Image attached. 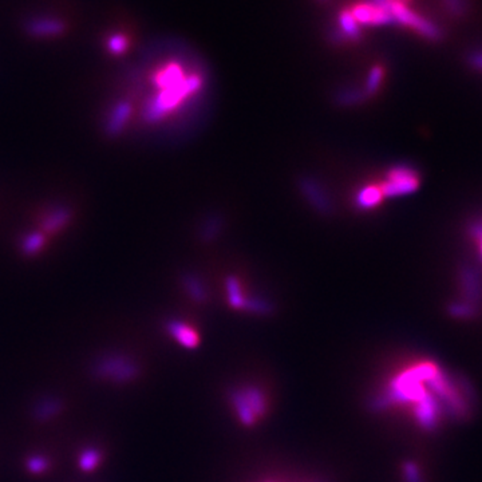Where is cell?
Segmentation results:
<instances>
[{
    "label": "cell",
    "mask_w": 482,
    "mask_h": 482,
    "mask_svg": "<svg viewBox=\"0 0 482 482\" xmlns=\"http://www.w3.org/2000/svg\"><path fill=\"white\" fill-rule=\"evenodd\" d=\"M203 87V77L190 74L181 84L160 90L150 98L144 109V120L147 122H157L174 109L183 105L190 95H194Z\"/></svg>",
    "instance_id": "obj_1"
},
{
    "label": "cell",
    "mask_w": 482,
    "mask_h": 482,
    "mask_svg": "<svg viewBox=\"0 0 482 482\" xmlns=\"http://www.w3.org/2000/svg\"><path fill=\"white\" fill-rule=\"evenodd\" d=\"M380 4H383L387 11L390 12L391 18L398 21L400 24L410 27L413 30H416L417 33H420L422 37L432 39V41H437L440 39L441 31L436 24H433L432 21L422 18L418 14L413 12L410 8H407V6L400 1V0H379Z\"/></svg>",
    "instance_id": "obj_2"
},
{
    "label": "cell",
    "mask_w": 482,
    "mask_h": 482,
    "mask_svg": "<svg viewBox=\"0 0 482 482\" xmlns=\"http://www.w3.org/2000/svg\"><path fill=\"white\" fill-rule=\"evenodd\" d=\"M420 187L418 172L410 165H396L386 173V180L380 187L384 197H398L416 192Z\"/></svg>",
    "instance_id": "obj_3"
},
{
    "label": "cell",
    "mask_w": 482,
    "mask_h": 482,
    "mask_svg": "<svg viewBox=\"0 0 482 482\" xmlns=\"http://www.w3.org/2000/svg\"><path fill=\"white\" fill-rule=\"evenodd\" d=\"M26 31L35 38H54L66 31V23L59 18L38 17L26 23Z\"/></svg>",
    "instance_id": "obj_4"
},
{
    "label": "cell",
    "mask_w": 482,
    "mask_h": 482,
    "mask_svg": "<svg viewBox=\"0 0 482 482\" xmlns=\"http://www.w3.org/2000/svg\"><path fill=\"white\" fill-rule=\"evenodd\" d=\"M300 189L303 194L306 196V198L313 204L315 210L324 214H328L333 212V204L330 201V197L327 196L326 190L316 180L311 177L303 178L300 181Z\"/></svg>",
    "instance_id": "obj_5"
},
{
    "label": "cell",
    "mask_w": 482,
    "mask_h": 482,
    "mask_svg": "<svg viewBox=\"0 0 482 482\" xmlns=\"http://www.w3.org/2000/svg\"><path fill=\"white\" fill-rule=\"evenodd\" d=\"M351 15L357 23L359 21L366 24H384L393 21L387 8L380 3H378L376 6L373 4L358 6L357 8L351 12Z\"/></svg>",
    "instance_id": "obj_6"
},
{
    "label": "cell",
    "mask_w": 482,
    "mask_h": 482,
    "mask_svg": "<svg viewBox=\"0 0 482 482\" xmlns=\"http://www.w3.org/2000/svg\"><path fill=\"white\" fill-rule=\"evenodd\" d=\"M101 367V374L106 377L113 378L115 380H129L138 373V369L134 363H130L129 360L122 358L109 359L106 360Z\"/></svg>",
    "instance_id": "obj_7"
},
{
    "label": "cell",
    "mask_w": 482,
    "mask_h": 482,
    "mask_svg": "<svg viewBox=\"0 0 482 482\" xmlns=\"http://www.w3.org/2000/svg\"><path fill=\"white\" fill-rule=\"evenodd\" d=\"M188 75H185L184 68L178 63H168L163 66L154 75L153 81L160 90L169 89L173 86L181 84Z\"/></svg>",
    "instance_id": "obj_8"
},
{
    "label": "cell",
    "mask_w": 482,
    "mask_h": 482,
    "mask_svg": "<svg viewBox=\"0 0 482 482\" xmlns=\"http://www.w3.org/2000/svg\"><path fill=\"white\" fill-rule=\"evenodd\" d=\"M168 333L173 336L181 346L187 349H196L200 343L198 335L193 328H190L188 324L180 322V320H170L167 326Z\"/></svg>",
    "instance_id": "obj_9"
},
{
    "label": "cell",
    "mask_w": 482,
    "mask_h": 482,
    "mask_svg": "<svg viewBox=\"0 0 482 482\" xmlns=\"http://www.w3.org/2000/svg\"><path fill=\"white\" fill-rule=\"evenodd\" d=\"M131 110L133 107L129 102H120L114 106L106 125V130L110 136H118L122 131L131 115Z\"/></svg>",
    "instance_id": "obj_10"
},
{
    "label": "cell",
    "mask_w": 482,
    "mask_h": 482,
    "mask_svg": "<svg viewBox=\"0 0 482 482\" xmlns=\"http://www.w3.org/2000/svg\"><path fill=\"white\" fill-rule=\"evenodd\" d=\"M384 198L382 188L378 185H367L358 192L355 204L359 210H371Z\"/></svg>",
    "instance_id": "obj_11"
},
{
    "label": "cell",
    "mask_w": 482,
    "mask_h": 482,
    "mask_svg": "<svg viewBox=\"0 0 482 482\" xmlns=\"http://www.w3.org/2000/svg\"><path fill=\"white\" fill-rule=\"evenodd\" d=\"M230 398H231L232 403H233V406L236 409V413H237L240 420L245 426H252L257 418L252 413L251 407H250L247 399L244 398V394H243L241 389L232 390L231 393H230Z\"/></svg>",
    "instance_id": "obj_12"
},
{
    "label": "cell",
    "mask_w": 482,
    "mask_h": 482,
    "mask_svg": "<svg viewBox=\"0 0 482 482\" xmlns=\"http://www.w3.org/2000/svg\"><path fill=\"white\" fill-rule=\"evenodd\" d=\"M71 212L67 208H57L50 212L43 220V233H54L62 230L63 227L70 221Z\"/></svg>",
    "instance_id": "obj_13"
},
{
    "label": "cell",
    "mask_w": 482,
    "mask_h": 482,
    "mask_svg": "<svg viewBox=\"0 0 482 482\" xmlns=\"http://www.w3.org/2000/svg\"><path fill=\"white\" fill-rule=\"evenodd\" d=\"M241 391L244 394V398L247 399L254 417L256 418L263 417L267 411V400H266V397L263 396V393L253 386H247V387L241 389Z\"/></svg>",
    "instance_id": "obj_14"
},
{
    "label": "cell",
    "mask_w": 482,
    "mask_h": 482,
    "mask_svg": "<svg viewBox=\"0 0 482 482\" xmlns=\"http://www.w3.org/2000/svg\"><path fill=\"white\" fill-rule=\"evenodd\" d=\"M227 293H228V302L233 308L236 310H245L248 297L243 295L239 281L234 277H228L227 280Z\"/></svg>",
    "instance_id": "obj_15"
},
{
    "label": "cell",
    "mask_w": 482,
    "mask_h": 482,
    "mask_svg": "<svg viewBox=\"0 0 482 482\" xmlns=\"http://www.w3.org/2000/svg\"><path fill=\"white\" fill-rule=\"evenodd\" d=\"M46 234L42 232L28 233L21 241V251L27 256H33L42 250L46 243Z\"/></svg>",
    "instance_id": "obj_16"
},
{
    "label": "cell",
    "mask_w": 482,
    "mask_h": 482,
    "mask_svg": "<svg viewBox=\"0 0 482 482\" xmlns=\"http://www.w3.org/2000/svg\"><path fill=\"white\" fill-rule=\"evenodd\" d=\"M184 286H185L188 294L196 302H204L207 299L205 288H204L201 280L196 275H185L184 276Z\"/></svg>",
    "instance_id": "obj_17"
},
{
    "label": "cell",
    "mask_w": 482,
    "mask_h": 482,
    "mask_svg": "<svg viewBox=\"0 0 482 482\" xmlns=\"http://www.w3.org/2000/svg\"><path fill=\"white\" fill-rule=\"evenodd\" d=\"M101 460H102V456L98 449H86L80 456V467L84 472H93L97 469Z\"/></svg>",
    "instance_id": "obj_18"
},
{
    "label": "cell",
    "mask_w": 482,
    "mask_h": 482,
    "mask_svg": "<svg viewBox=\"0 0 482 482\" xmlns=\"http://www.w3.org/2000/svg\"><path fill=\"white\" fill-rule=\"evenodd\" d=\"M129 47V41L124 34H114L107 41V50L113 55H122Z\"/></svg>",
    "instance_id": "obj_19"
},
{
    "label": "cell",
    "mask_w": 482,
    "mask_h": 482,
    "mask_svg": "<svg viewBox=\"0 0 482 482\" xmlns=\"http://www.w3.org/2000/svg\"><path fill=\"white\" fill-rule=\"evenodd\" d=\"M383 80V68L382 67H374L371 70V73L369 74L367 82H366V90H364V95L370 97L373 94L377 93L379 86L382 84Z\"/></svg>",
    "instance_id": "obj_20"
},
{
    "label": "cell",
    "mask_w": 482,
    "mask_h": 482,
    "mask_svg": "<svg viewBox=\"0 0 482 482\" xmlns=\"http://www.w3.org/2000/svg\"><path fill=\"white\" fill-rule=\"evenodd\" d=\"M339 104L343 106H353L360 104L364 100V94L357 90H346L337 95Z\"/></svg>",
    "instance_id": "obj_21"
},
{
    "label": "cell",
    "mask_w": 482,
    "mask_h": 482,
    "mask_svg": "<svg viewBox=\"0 0 482 482\" xmlns=\"http://www.w3.org/2000/svg\"><path fill=\"white\" fill-rule=\"evenodd\" d=\"M221 225L223 223L217 219V217H212L210 219L205 225H204V231H203V237L205 240H210V239H213L214 236H217V233L221 230Z\"/></svg>",
    "instance_id": "obj_22"
},
{
    "label": "cell",
    "mask_w": 482,
    "mask_h": 482,
    "mask_svg": "<svg viewBox=\"0 0 482 482\" xmlns=\"http://www.w3.org/2000/svg\"><path fill=\"white\" fill-rule=\"evenodd\" d=\"M27 467L31 473H43L48 467V461L43 457H33L27 461Z\"/></svg>",
    "instance_id": "obj_23"
},
{
    "label": "cell",
    "mask_w": 482,
    "mask_h": 482,
    "mask_svg": "<svg viewBox=\"0 0 482 482\" xmlns=\"http://www.w3.org/2000/svg\"><path fill=\"white\" fill-rule=\"evenodd\" d=\"M447 6L449 12H452L454 17H462L466 11V0H443Z\"/></svg>",
    "instance_id": "obj_24"
},
{
    "label": "cell",
    "mask_w": 482,
    "mask_h": 482,
    "mask_svg": "<svg viewBox=\"0 0 482 482\" xmlns=\"http://www.w3.org/2000/svg\"><path fill=\"white\" fill-rule=\"evenodd\" d=\"M406 474H407V480L410 482H420L418 479V472L416 469V466L413 463H407L406 465Z\"/></svg>",
    "instance_id": "obj_25"
},
{
    "label": "cell",
    "mask_w": 482,
    "mask_h": 482,
    "mask_svg": "<svg viewBox=\"0 0 482 482\" xmlns=\"http://www.w3.org/2000/svg\"><path fill=\"white\" fill-rule=\"evenodd\" d=\"M470 63H472L474 67H477V68L482 70V53H474V54L472 55V58H470Z\"/></svg>",
    "instance_id": "obj_26"
},
{
    "label": "cell",
    "mask_w": 482,
    "mask_h": 482,
    "mask_svg": "<svg viewBox=\"0 0 482 482\" xmlns=\"http://www.w3.org/2000/svg\"><path fill=\"white\" fill-rule=\"evenodd\" d=\"M479 237H480V248H481V254H482V230H481V232H480V236H479Z\"/></svg>",
    "instance_id": "obj_27"
}]
</instances>
